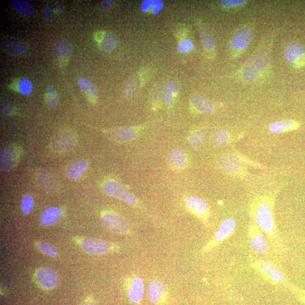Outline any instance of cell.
I'll list each match as a JSON object with an SVG mask.
<instances>
[{"label":"cell","mask_w":305,"mask_h":305,"mask_svg":"<svg viewBox=\"0 0 305 305\" xmlns=\"http://www.w3.org/2000/svg\"><path fill=\"white\" fill-rule=\"evenodd\" d=\"M255 219L262 230L273 234V219L272 207L269 202L263 201L258 205L255 212Z\"/></svg>","instance_id":"1"},{"label":"cell","mask_w":305,"mask_h":305,"mask_svg":"<svg viewBox=\"0 0 305 305\" xmlns=\"http://www.w3.org/2000/svg\"><path fill=\"white\" fill-rule=\"evenodd\" d=\"M105 193L109 196L118 198L126 203L129 205H135L136 199L133 195L121 184L115 181H108L104 186Z\"/></svg>","instance_id":"2"},{"label":"cell","mask_w":305,"mask_h":305,"mask_svg":"<svg viewBox=\"0 0 305 305\" xmlns=\"http://www.w3.org/2000/svg\"><path fill=\"white\" fill-rule=\"evenodd\" d=\"M102 222L106 228L118 234H126L129 230L128 223L117 215L106 213L102 215Z\"/></svg>","instance_id":"3"},{"label":"cell","mask_w":305,"mask_h":305,"mask_svg":"<svg viewBox=\"0 0 305 305\" xmlns=\"http://www.w3.org/2000/svg\"><path fill=\"white\" fill-rule=\"evenodd\" d=\"M218 163L223 169L236 177H244L245 171L240 165L235 157L231 154H224L219 157Z\"/></svg>","instance_id":"4"},{"label":"cell","mask_w":305,"mask_h":305,"mask_svg":"<svg viewBox=\"0 0 305 305\" xmlns=\"http://www.w3.org/2000/svg\"><path fill=\"white\" fill-rule=\"evenodd\" d=\"M268 60L266 57H257L249 62L243 71V78L246 81H251L256 80L258 74L266 66Z\"/></svg>","instance_id":"5"},{"label":"cell","mask_w":305,"mask_h":305,"mask_svg":"<svg viewBox=\"0 0 305 305\" xmlns=\"http://www.w3.org/2000/svg\"><path fill=\"white\" fill-rule=\"evenodd\" d=\"M81 245L85 252L96 255L105 254L109 249L108 242L97 239L84 238Z\"/></svg>","instance_id":"6"},{"label":"cell","mask_w":305,"mask_h":305,"mask_svg":"<svg viewBox=\"0 0 305 305\" xmlns=\"http://www.w3.org/2000/svg\"><path fill=\"white\" fill-rule=\"evenodd\" d=\"M75 138L70 132L59 133L53 138L51 143V148L57 152H64L71 149L74 146Z\"/></svg>","instance_id":"7"},{"label":"cell","mask_w":305,"mask_h":305,"mask_svg":"<svg viewBox=\"0 0 305 305\" xmlns=\"http://www.w3.org/2000/svg\"><path fill=\"white\" fill-rule=\"evenodd\" d=\"M250 245L257 254L265 255L268 252V246L264 236L258 228L252 227L249 231Z\"/></svg>","instance_id":"8"},{"label":"cell","mask_w":305,"mask_h":305,"mask_svg":"<svg viewBox=\"0 0 305 305\" xmlns=\"http://www.w3.org/2000/svg\"><path fill=\"white\" fill-rule=\"evenodd\" d=\"M18 154L16 149L12 146L2 148L0 153V165L2 171H9L16 166Z\"/></svg>","instance_id":"9"},{"label":"cell","mask_w":305,"mask_h":305,"mask_svg":"<svg viewBox=\"0 0 305 305\" xmlns=\"http://www.w3.org/2000/svg\"><path fill=\"white\" fill-rule=\"evenodd\" d=\"M107 135L112 141L117 143H125L131 141L136 135L134 128H119L110 129Z\"/></svg>","instance_id":"10"},{"label":"cell","mask_w":305,"mask_h":305,"mask_svg":"<svg viewBox=\"0 0 305 305\" xmlns=\"http://www.w3.org/2000/svg\"><path fill=\"white\" fill-rule=\"evenodd\" d=\"M37 281L42 287L52 289L58 284V276L54 271L49 268L40 269L36 273Z\"/></svg>","instance_id":"11"},{"label":"cell","mask_w":305,"mask_h":305,"mask_svg":"<svg viewBox=\"0 0 305 305\" xmlns=\"http://www.w3.org/2000/svg\"><path fill=\"white\" fill-rule=\"evenodd\" d=\"M256 263L260 272L274 282L280 283L284 280L283 273L273 264L266 261H258Z\"/></svg>","instance_id":"12"},{"label":"cell","mask_w":305,"mask_h":305,"mask_svg":"<svg viewBox=\"0 0 305 305\" xmlns=\"http://www.w3.org/2000/svg\"><path fill=\"white\" fill-rule=\"evenodd\" d=\"M252 38V32L247 27L240 29L232 37V43L235 49L242 50L245 48Z\"/></svg>","instance_id":"13"},{"label":"cell","mask_w":305,"mask_h":305,"mask_svg":"<svg viewBox=\"0 0 305 305\" xmlns=\"http://www.w3.org/2000/svg\"><path fill=\"white\" fill-rule=\"evenodd\" d=\"M284 56L290 63H297L305 56L304 47L299 43H290L286 48Z\"/></svg>","instance_id":"14"},{"label":"cell","mask_w":305,"mask_h":305,"mask_svg":"<svg viewBox=\"0 0 305 305\" xmlns=\"http://www.w3.org/2000/svg\"><path fill=\"white\" fill-rule=\"evenodd\" d=\"M54 54L58 60L68 61L73 51V47L68 41L63 40L56 44L54 47Z\"/></svg>","instance_id":"15"},{"label":"cell","mask_w":305,"mask_h":305,"mask_svg":"<svg viewBox=\"0 0 305 305\" xmlns=\"http://www.w3.org/2000/svg\"><path fill=\"white\" fill-rule=\"evenodd\" d=\"M101 49L105 52H111L118 46L119 39L115 33L106 32L103 33L98 40Z\"/></svg>","instance_id":"16"},{"label":"cell","mask_w":305,"mask_h":305,"mask_svg":"<svg viewBox=\"0 0 305 305\" xmlns=\"http://www.w3.org/2000/svg\"><path fill=\"white\" fill-rule=\"evenodd\" d=\"M299 122L294 121H280L269 126L270 131L274 133H281L296 130L300 128Z\"/></svg>","instance_id":"17"},{"label":"cell","mask_w":305,"mask_h":305,"mask_svg":"<svg viewBox=\"0 0 305 305\" xmlns=\"http://www.w3.org/2000/svg\"><path fill=\"white\" fill-rule=\"evenodd\" d=\"M191 103L193 108L198 112L207 114L214 111V105L212 102L201 96H193L191 98Z\"/></svg>","instance_id":"18"},{"label":"cell","mask_w":305,"mask_h":305,"mask_svg":"<svg viewBox=\"0 0 305 305\" xmlns=\"http://www.w3.org/2000/svg\"><path fill=\"white\" fill-rule=\"evenodd\" d=\"M187 205L195 214L205 217L208 213V206L206 202L200 198L192 197L187 200Z\"/></svg>","instance_id":"19"},{"label":"cell","mask_w":305,"mask_h":305,"mask_svg":"<svg viewBox=\"0 0 305 305\" xmlns=\"http://www.w3.org/2000/svg\"><path fill=\"white\" fill-rule=\"evenodd\" d=\"M168 160L171 165L177 169H183L187 165L186 154L180 149L171 150L168 156Z\"/></svg>","instance_id":"20"},{"label":"cell","mask_w":305,"mask_h":305,"mask_svg":"<svg viewBox=\"0 0 305 305\" xmlns=\"http://www.w3.org/2000/svg\"><path fill=\"white\" fill-rule=\"evenodd\" d=\"M79 85L88 98L92 102L97 101L98 97V92L95 85L86 79L81 78L78 81Z\"/></svg>","instance_id":"21"},{"label":"cell","mask_w":305,"mask_h":305,"mask_svg":"<svg viewBox=\"0 0 305 305\" xmlns=\"http://www.w3.org/2000/svg\"><path fill=\"white\" fill-rule=\"evenodd\" d=\"M144 293V283L139 277L133 279L129 290V298L133 303H139L142 300Z\"/></svg>","instance_id":"22"},{"label":"cell","mask_w":305,"mask_h":305,"mask_svg":"<svg viewBox=\"0 0 305 305\" xmlns=\"http://www.w3.org/2000/svg\"><path fill=\"white\" fill-rule=\"evenodd\" d=\"M164 287L163 284L157 280L152 281L150 283L148 293L149 299L153 303L159 302L161 298L162 297L164 292Z\"/></svg>","instance_id":"23"},{"label":"cell","mask_w":305,"mask_h":305,"mask_svg":"<svg viewBox=\"0 0 305 305\" xmlns=\"http://www.w3.org/2000/svg\"><path fill=\"white\" fill-rule=\"evenodd\" d=\"M88 167V163L87 161H78L68 167L67 174L71 179H77L86 171Z\"/></svg>","instance_id":"24"},{"label":"cell","mask_w":305,"mask_h":305,"mask_svg":"<svg viewBox=\"0 0 305 305\" xmlns=\"http://www.w3.org/2000/svg\"><path fill=\"white\" fill-rule=\"evenodd\" d=\"M61 215V210L59 208L52 207L47 209L44 212L40 219L43 225H51L58 221Z\"/></svg>","instance_id":"25"},{"label":"cell","mask_w":305,"mask_h":305,"mask_svg":"<svg viewBox=\"0 0 305 305\" xmlns=\"http://www.w3.org/2000/svg\"><path fill=\"white\" fill-rule=\"evenodd\" d=\"M13 8L16 11L26 16H30L35 12L34 7L32 1L28 0H13L12 2Z\"/></svg>","instance_id":"26"},{"label":"cell","mask_w":305,"mask_h":305,"mask_svg":"<svg viewBox=\"0 0 305 305\" xmlns=\"http://www.w3.org/2000/svg\"><path fill=\"white\" fill-rule=\"evenodd\" d=\"M236 227V223L233 219H229L222 223L216 234L215 238L218 241H222L232 234Z\"/></svg>","instance_id":"27"},{"label":"cell","mask_w":305,"mask_h":305,"mask_svg":"<svg viewBox=\"0 0 305 305\" xmlns=\"http://www.w3.org/2000/svg\"><path fill=\"white\" fill-rule=\"evenodd\" d=\"M141 87V81L138 75H134L125 82L124 90L126 94L131 97H135L138 94Z\"/></svg>","instance_id":"28"},{"label":"cell","mask_w":305,"mask_h":305,"mask_svg":"<svg viewBox=\"0 0 305 305\" xmlns=\"http://www.w3.org/2000/svg\"><path fill=\"white\" fill-rule=\"evenodd\" d=\"M231 136L229 133L224 129H218L211 137L212 144L215 147H222L230 143Z\"/></svg>","instance_id":"29"},{"label":"cell","mask_w":305,"mask_h":305,"mask_svg":"<svg viewBox=\"0 0 305 305\" xmlns=\"http://www.w3.org/2000/svg\"><path fill=\"white\" fill-rule=\"evenodd\" d=\"M203 46L207 50H212L215 47V41L210 31L207 27L201 26L199 30Z\"/></svg>","instance_id":"30"},{"label":"cell","mask_w":305,"mask_h":305,"mask_svg":"<svg viewBox=\"0 0 305 305\" xmlns=\"http://www.w3.org/2000/svg\"><path fill=\"white\" fill-rule=\"evenodd\" d=\"M38 181L40 186L47 191L53 190L57 186L54 177L47 172H42L39 174Z\"/></svg>","instance_id":"31"},{"label":"cell","mask_w":305,"mask_h":305,"mask_svg":"<svg viewBox=\"0 0 305 305\" xmlns=\"http://www.w3.org/2000/svg\"><path fill=\"white\" fill-rule=\"evenodd\" d=\"M45 97L47 104L49 107L54 108L58 105L59 99L56 89L52 85L47 87Z\"/></svg>","instance_id":"32"},{"label":"cell","mask_w":305,"mask_h":305,"mask_svg":"<svg viewBox=\"0 0 305 305\" xmlns=\"http://www.w3.org/2000/svg\"><path fill=\"white\" fill-rule=\"evenodd\" d=\"M206 132L204 130L198 129L191 133L188 138L189 142L196 148L200 147L204 141Z\"/></svg>","instance_id":"33"},{"label":"cell","mask_w":305,"mask_h":305,"mask_svg":"<svg viewBox=\"0 0 305 305\" xmlns=\"http://www.w3.org/2000/svg\"><path fill=\"white\" fill-rule=\"evenodd\" d=\"M9 50L16 55H21L26 52L27 47L26 44L18 40H12L8 46Z\"/></svg>","instance_id":"34"},{"label":"cell","mask_w":305,"mask_h":305,"mask_svg":"<svg viewBox=\"0 0 305 305\" xmlns=\"http://www.w3.org/2000/svg\"><path fill=\"white\" fill-rule=\"evenodd\" d=\"M179 86L176 81H171L168 84L167 90L166 94L165 103L166 104H170L173 100V95L179 91Z\"/></svg>","instance_id":"35"},{"label":"cell","mask_w":305,"mask_h":305,"mask_svg":"<svg viewBox=\"0 0 305 305\" xmlns=\"http://www.w3.org/2000/svg\"><path fill=\"white\" fill-rule=\"evenodd\" d=\"M38 247L41 251L44 254L51 257H54L57 255V251L56 248L47 242H40L39 243Z\"/></svg>","instance_id":"36"},{"label":"cell","mask_w":305,"mask_h":305,"mask_svg":"<svg viewBox=\"0 0 305 305\" xmlns=\"http://www.w3.org/2000/svg\"><path fill=\"white\" fill-rule=\"evenodd\" d=\"M19 91L24 95H28L32 93V82L27 79H22L18 83Z\"/></svg>","instance_id":"37"},{"label":"cell","mask_w":305,"mask_h":305,"mask_svg":"<svg viewBox=\"0 0 305 305\" xmlns=\"http://www.w3.org/2000/svg\"><path fill=\"white\" fill-rule=\"evenodd\" d=\"M34 202L32 198L30 196L24 197L22 201V210L24 214H29L33 207Z\"/></svg>","instance_id":"38"},{"label":"cell","mask_w":305,"mask_h":305,"mask_svg":"<svg viewBox=\"0 0 305 305\" xmlns=\"http://www.w3.org/2000/svg\"><path fill=\"white\" fill-rule=\"evenodd\" d=\"M1 111L3 114L9 115L13 112V106L8 102H1Z\"/></svg>","instance_id":"39"},{"label":"cell","mask_w":305,"mask_h":305,"mask_svg":"<svg viewBox=\"0 0 305 305\" xmlns=\"http://www.w3.org/2000/svg\"><path fill=\"white\" fill-rule=\"evenodd\" d=\"M245 2V1H243V0H229V1L226 0V1H222L221 4L224 7H233L241 5Z\"/></svg>","instance_id":"40"},{"label":"cell","mask_w":305,"mask_h":305,"mask_svg":"<svg viewBox=\"0 0 305 305\" xmlns=\"http://www.w3.org/2000/svg\"><path fill=\"white\" fill-rule=\"evenodd\" d=\"M193 43L190 41H184L182 43L180 44L179 46V50L180 51H187L193 49Z\"/></svg>","instance_id":"41"},{"label":"cell","mask_w":305,"mask_h":305,"mask_svg":"<svg viewBox=\"0 0 305 305\" xmlns=\"http://www.w3.org/2000/svg\"><path fill=\"white\" fill-rule=\"evenodd\" d=\"M43 13L47 18H52V16L54 15V9L52 7L47 5L44 7Z\"/></svg>","instance_id":"42"},{"label":"cell","mask_w":305,"mask_h":305,"mask_svg":"<svg viewBox=\"0 0 305 305\" xmlns=\"http://www.w3.org/2000/svg\"><path fill=\"white\" fill-rule=\"evenodd\" d=\"M114 1L112 0H105V1H102L100 5V8L102 10H106L111 7L114 3Z\"/></svg>","instance_id":"43"},{"label":"cell","mask_w":305,"mask_h":305,"mask_svg":"<svg viewBox=\"0 0 305 305\" xmlns=\"http://www.w3.org/2000/svg\"><path fill=\"white\" fill-rule=\"evenodd\" d=\"M83 305H95L94 303H87L84 304Z\"/></svg>","instance_id":"44"}]
</instances>
